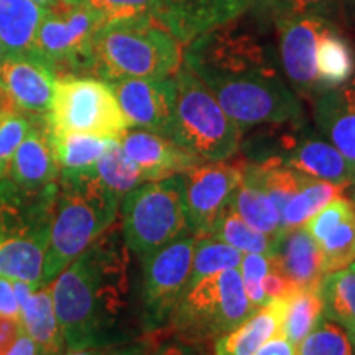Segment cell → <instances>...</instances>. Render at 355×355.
Listing matches in <instances>:
<instances>
[{
  "label": "cell",
  "instance_id": "cell-1",
  "mask_svg": "<svg viewBox=\"0 0 355 355\" xmlns=\"http://www.w3.org/2000/svg\"><path fill=\"white\" fill-rule=\"evenodd\" d=\"M183 63L242 130L304 121L278 51L254 24L235 19L199 35L188 43Z\"/></svg>",
  "mask_w": 355,
  "mask_h": 355
},
{
  "label": "cell",
  "instance_id": "cell-2",
  "mask_svg": "<svg viewBox=\"0 0 355 355\" xmlns=\"http://www.w3.org/2000/svg\"><path fill=\"white\" fill-rule=\"evenodd\" d=\"M66 347L125 340L132 311L130 250L112 225L50 283Z\"/></svg>",
  "mask_w": 355,
  "mask_h": 355
},
{
  "label": "cell",
  "instance_id": "cell-3",
  "mask_svg": "<svg viewBox=\"0 0 355 355\" xmlns=\"http://www.w3.org/2000/svg\"><path fill=\"white\" fill-rule=\"evenodd\" d=\"M119 199L96 176L94 168L60 173L50 243L43 265V286L50 285L76 257L109 227L119 214Z\"/></svg>",
  "mask_w": 355,
  "mask_h": 355
},
{
  "label": "cell",
  "instance_id": "cell-4",
  "mask_svg": "<svg viewBox=\"0 0 355 355\" xmlns=\"http://www.w3.org/2000/svg\"><path fill=\"white\" fill-rule=\"evenodd\" d=\"M181 42L155 17L112 21L96 33L89 73L105 83L175 76Z\"/></svg>",
  "mask_w": 355,
  "mask_h": 355
},
{
  "label": "cell",
  "instance_id": "cell-5",
  "mask_svg": "<svg viewBox=\"0 0 355 355\" xmlns=\"http://www.w3.org/2000/svg\"><path fill=\"white\" fill-rule=\"evenodd\" d=\"M239 268H229L189 286L163 332L191 343H216L254 313Z\"/></svg>",
  "mask_w": 355,
  "mask_h": 355
},
{
  "label": "cell",
  "instance_id": "cell-6",
  "mask_svg": "<svg viewBox=\"0 0 355 355\" xmlns=\"http://www.w3.org/2000/svg\"><path fill=\"white\" fill-rule=\"evenodd\" d=\"M176 101L170 139L202 162L230 159L241 150L242 128L201 79L184 64L176 71Z\"/></svg>",
  "mask_w": 355,
  "mask_h": 355
},
{
  "label": "cell",
  "instance_id": "cell-7",
  "mask_svg": "<svg viewBox=\"0 0 355 355\" xmlns=\"http://www.w3.org/2000/svg\"><path fill=\"white\" fill-rule=\"evenodd\" d=\"M122 237L140 260L189 234L181 176L145 181L122 198Z\"/></svg>",
  "mask_w": 355,
  "mask_h": 355
},
{
  "label": "cell",
  "instance_id": "cell-8",
  "mask_svg": "<svg viewBox=\"0 0 355 355\" xmlns=\"http://www.w3.org/2000/svg\"><path fill=\"white\" fill-rule=\"evenodd\" d=\"M44 119L53 133H87L110 140H121L130 128L110 84L78 74L56 78Z\"/></svg>",
  "mask_w": 355,
  "mask_h": 355
},
{
  "label": "cell",
  "instance_id": "cell-9",
  "mask_svg": "<svg viewBox=\"0 0 355 355\" xmlns=\"http://www.w3.org/2000/svg\"><path fill=\"white\" fill-rule=\"evenodd\" d=\"M102 26L84 3L56 0L44 8L30 56L55 71L56 76L89 73L92 42Z\"/></svg>",
  "mask_w": 355,
  "mask_h": 355
},
{
  "label": "cell",
  "instance_id": "cell-10",
  "mask_svg": "<svg viewBox=\"0 0 355 355\" xmlns=\"http://www.w3.org/2000/svg\"><path fill=\"white\" fill-rule=\"evenodd\" d=\"M196 241L194 235L184 234L141 260L140 322L145 334L166 327L184 295Z\"/></svg>",
  "mask_w": 355,
  "mask_h": 355
},
{
  "label": "cell",
  "instance_id": "cell-11",
  "mask_svg": "<svg viewBox=\"0 0 355 355\" xmlns=\"http://www.w3.org/2000/svg\"><path fill=\"white\" fill-rule=\"evenodd\" d=\"M245 170L243 159L201 162L181 173V189L188 232L194 237L211 235L217 217L232 199Z\"/></svg>",
  "mask_w": 355,
  "mask_h": 355
},
{
  "label": "cell",
  "instance_id": "cell-12",
  "mask_svg": "<svg viewBox=\"0 0 355 355\" xmlns=\"http://www.w3.org/2000/svg\"><path fill=\"white\" fill-rule=\"evenodd\" d=\"M331 24V20L316 15L273 19L279 66L298 96L314 99L321 92L316 76V46L324 28Z\"/></svg>",
  "mask_w": 355,
  "mask_h": 355
},
{
  "label": "cell",
  "instance_id": "cell-13",
  "mask_svg": "<svg viewBox=\"0 0 355 355\" xmlns=\"http://www.w3.org/2000/svg\"><path fill=\"white\" fill-rule=\"evenodd\" d=\"M128 127L141 128L158 135H171L175 115V76L163 79H125L110 83Z\"/></svg>",
  "mask_w": 355,
  "mask_h": 355
},
{
  "label": "cell",
  "instance_id": "cell-14",
  "mask_svg": "<svg viewBox=\"0 0 355 355\" xmlns=\"http://www.w3.org/2000/svg\"><path fill=\"white\" fill-rule=\"evenodd\" d=\"M56 196L58 183L33 189L0 180V242L50 234Z\"/></svg>",
  "mask_w": 355,
  "mask_h": 355
},
{
  "label": "cell",
  "instance_id": "cell-15",
  "mask_svg": "<svg viewBox=\"0 0 355 355\" xmlns=\"http://www.w3.org/2000/svg\"><path fill=\"white\" fill-rule=\"evenodd\" d=\"M322 255L324 272L347 268L355 261V206L339 196L304 222Z\"/></svg>",
  "mask_w": 355,
  "mask_h": 355
},
{
  "label": "cell",
  "instance_id": "cell-16",
  "mask_svg": "<svg viewBox=\"0 0 355 355\" xmlns=\"http://www.w3.org/2000/svg\"><path fill=\"white\" fill-rule=\"evenodd\" d=\"M119 144L141 171L145 181L178 176L202 162L198 155L178 145L168 137L141 128L127 130Z\"/></svg>",
  "mask_w": 355,
  "mask_h": 355
},
{
  "label": "cell",
  "instance_id": "cell-17",
  "mask_svg": "<svg viewBox=\"0 0 355 355\" xmlns=\"http://www.w3.org/2000/svg\"><path fill=\"white\" fill-rule=\"evenodd\" d=\"M255 0H175L159 12L158 20L181 43H189L216 26L245 15Z\"/></svg>",
  "mask_w": 355,
  "mask_h": 355
},
{
  "label": "cell",
  "instance_id": "cell-18",
  "mask_svg": "<svg viewBox=\"0 0 355 355\" xmlns=\"http://www.w3.org/2000/svg\"><path fill=\"white\" fill-rule=\"evenodd\" d=\"M313 115L321 135L343 153L355 173V76L314 96Z\"/></svg>",
  "mask_w": 355,
  "mask_h": 355
},
{
  "label": "cell",
  "instance_id": "cell-19",
  "mask_svg": "<svg viewBox=\"0 0 355 355\" xmlns=\"http://www.w3.org/2000/svg\"><path fill=\"white\" fill-rule=\"evenodd\" d=\"M56 73L33 56H7L0 63V83L21 112L46 115L55 91Z\"/></svg>",
  "mask_w": 355,
  "mask_h": 355
},
{
  "label": "cell",
  "instance_id": "cell-20",
  "mask_svg": "<svg viewBox=\"0 0 355 355\" xmlns=\"http://www.w3.org/2000/svg\"><path fill=\"white\" fill-rule=\"evenodd\" d=\"M8 178L13 183L33 189L58 183L60 166L44 115H32V125L13 155Z\"/></svg>",
  "mask_w": 355,
  "mask_h": 355
},
{
  "label": "cell",
  "instance_id": "cell-21",
  "mask_svg": "<svg viewBox=\"0 0 355 355\" xmlns=\"http://www.w3.org/2000/svg\"><path fill=\"white\" fill-rule=\"evenodd\" d=\"M20 306V322L37 345V355H61L66 343L53 304L51 285L35 290L24 282H13Z\"/></svg>",
  "mask_w": 355,
  "mask_h": 355
},
{
  "label": "cell",
  "instance_id": "cell-22",
  "mask_svg": "<svg viewBox=\"0 0 355 355\" xmlns=\"http://www.w3.org/2000/svg\"><path fill=\"white\" fill-rule=\"evenodd\" d=\"M272 261L293 288H319L324 278L322 255L304 227L285 230L275 239Z\"/></svg>",
  "mask_w": 355,
  "mask_h": 355
},
{
  "label": "cell",
  "instance_id": "cell-23",
  "mask_svg": "<svg viewBox=\"0 0 355 355\" xmlns=\"http://www.w3.org/2000/svg\"><path fill=\"white\" fill-rule=\"evenodd\" d=\"M286 298L270 300L235 329L216 340L214 355H254L265 343L282 334Z\"/></svg>",
  "mask_w": 355,
  "mask_h": 355
},
{
  "label": "cell",
  "instance_id": "cell-24",
  "mask_svg": "<svg viewBox=\"0 0 355 355\" xmlns=\"http://www.w3.org/2000/svg\"><path fill=\"white\" fill-rule=\"evenodd\" d=\"M50 234L0 242V278L24 282L35 290L43 286V265Z\"/></svg>",
  "mask_w": 355,
  "mask_h": 355
},
{
  "label": "cell",
  "instance_id": "cell-25",
  "mask_svg": "<svg viewBox=\"0 0 355 355\" xmlns=\"http://www.w3.org/2000/svg\"><path fill=\"white\" fill-rule=\"evenodd\" d=\"M44 8L33 0H0V40L7 56H30Z\"/></svg>",
  "mask_w": 355,
  "mask_h": 355
},
{
  "label": "cell",
  "instance_id": "cell-26",
  "mask_svg": "<svg viewBox=\"0 0 355 355\" xmlns=\"http://www.w3.org/2000/svg\"><path fill=\"white\" fill-rule=\"evenodd\" d=\"M232 206L237 211V214L247 222L248 225L255 227L260 232L270 235L272 239H277L282 234V219L279 212L268 194L259 184L254 175L248 171L247 159L245 170H243L242 181L235 188L232 199Z\"/></svg>",
  "mask_w": 355,
  "mask_h": 355
},
{
  "label": "cell",
  "instance_id": "cell-27",
  "mask_svg": "<svg viewBox=\"0 0 355 355\" xmlns=\"http://www.w3.org/2000/svg\"><path fill=\"white\" fill-rule=\"evenodd\" d=\"M355 73V53L334 25L324 28L316 46V76L319 89L343 86Z\"/></svg>",
  "mask_w": 355,
  "mask_h": 355
},
{
  "label": "cell",
  "instance_id": "cell-28",
  "mask_svg": "<svg viewBox=\"0 0 355 355\" xmlns=\"http://www.w3.org/2000/svg\"><path fill=\"white\" fill-rule=\"evenodd\" d=\"M50 130V128H48ZM53 150L60 173H81L96 166L109 145L110 139L87 135V133H53L50 132Z\"/></svg>",
  "mask_w": 355,
  "mask_h": 355
},
{
  "label": "cell",
  "instance_id": "cell-29",
  "mask_svg": "<svg viewBox=\"0 0 355 355\" xmlns=\"http://www.w3.org/2000/svg\"><path fill=\"white\" fill-rule=\"evenodd\" d=\"M324 316L344 327L355 340V272L347 268L324 275L319 286Z\"/></svg>",
  "mask_w": 355,
  "mask_h": 355
},
{
  "label": "cell",
  "instance_id": "cell-30",
  "mask_svg": "<svg viewBox=\"0 0 355 355\" xmlns=\"http://www.w3.org/2000/svg\"><path fill=\"white\" fill-rule=\"evenodd\" d=\"M344 189L345 186L308 178L282 212V232L303 227L304 222L318 214L322 207L343 196Z\"/></svg>",
  "mask_w": 355,
  "mask_h": 355
},
{
  "label": "cell",
  "instance_id": "cell-31",
  "mask_svg": "<svg viewBox=\"0 0 355 355\" xmlns=\"http://www.w3.org/2000/svg\"><path fill=\"white\" fill-rule=\"evenodd\" d=\"M324 316L319 288H295L286 298V314L282 334L298 347Z\"/></svg>",
  "mask_w": 355,
  "mask_h": 355
},
{
  "label": "cell",
  "instance_id": "cell-32",
  "mask_svg": "<svg viewBox=\"0 0 355 355\" xmlns=\"http://www.w3.org/2000/svg\"><path fill=\"white\" fill-rule=\"evenodd\" d=\"M212 237L229 243L241 250L242 254H265L270 255L273 250L275 239L270 237L252 225H248L241 216L237 214L232 202L222 209L217 217L214 227L211 232Z\"/></svg>",
  "mask_w": 355,
  "mask_h": 355
},
{
  "label": "cell",
  "instance_id": "cell-33",
  "mask_svg": "<svg viewBox=\"0 0 355 355\" xmlns=\"http://www.w3.org/2000/svg\"><path fill=\"white\" fill-rule=\"evenodd\" d=\"M96 176L109 191L122 201L128 191L145 183V178L135 163L127 157L119 140H112L105 153L94 166Z\"/></svg>",
  "mask_w": 355,
  "mask_h": 355
},
{
  "label": "cell",
  "instance_id": "cell-34",
  "mask_svg": "<svg viewBox=\"0 0 355 355\" xmlns=\"http://www.w3.org/2000/svg\"><path fill=\"white\" fill-rule=\"evenodd\" d=\"M243 254L237 248L229 245V243L219 241V239L207 235V237H199L196 241L193 255V265H191V275L188 279V290L199 279L209 277L222 270L239 268L242 263Z\"/></svg>",
  "mask_w": 355,
  "mask_h": 355
},
{
  "label": "cell",
  "instance_id": "cell-35",
  "mask_svg": "<svg viewBox=\"0 0 355 355\" xmlns=\"http://www.w3.org/2000/svg\"><path fill=\"white\" fill-rule=\"evenodd\" d=\"M296 355H354V343L340 324L322 316L296 347Z\"/></svg>",
  "mask_w": 355,
  "mask_h": 355
},
{
  "label": "cell",
  "instance_id": "cell-36",
  "mask_svg": "<svg viewBox=\"0 0 355 355\" xmlns=\"http://www.w3.org/2000/svg\"><path fill=\"white\" fill-rule=\"evenodd\" d=\"M250 12L266 19L316 15L331 20L340 12V0H255Z\"/></svg>",
  "mask_w": 355,
  "mask_h": 355
},
{
  "label": "cell",
  "instance_id": "cell-37",
  "mask_svg": "<svg viewBox=\"0 0 355 355\" xmlns=\"http://www.w3.org/2000/svg\"><path fill=\"white\" fill-rule=\"evenodd\" d=\"M86 6L102 25L112 21L144 19V17H155L162 10L163 0H78Z\"/></svg>",
  "mask_w": 355,
  "mask_h": 355
},
{
  "label": "cell",
  "instance_id": "cell-38",
  "mask_svg": "<svg viewBox=\"0 0 355 355\" xmlns=\"http://www.w3.org/2000/svg\"><path fill=\"white\" fill-rule=\"evenodd\" d=\"M32 125V115L8 114L0 117V180L8 176L10 163Z\"/></svg>",
  "mask_w": 355,
  "mask_h": 355
},
{
  "label": "cell",
  "instance_id": "cell-39",
  "mask_svg": "<svg viewBox=\"0 0 355 355\" xmlns=\"http://www.w3.org/2000/svg\"><path fill=\"white\" fill-rule=\"evenodd\" d=\"M272 268V257L265 254H245L241 263V275L247 298L255 311L268 303L263 293V278Z\"/></svg>",
  "mask_w": 355,
  "mask_h": 355
},
{
  "label": "cell",
  "instance_id": "cell-40",
  "mask_svg": "<svg viewBox=\"0 0 355 355\" xmlns=\"http://www.w3.org/2000/svg\"><path fill=\"white\" fill-rule=\"evenodd\" d=\"M157 347V336L146 334V337L140 343L127 344L122 343L102 344V345H87V347L66 349L61 355H153Z\"/></svg>",
  "mask_w": 355,
  "mask_h": 355
},
{
  "label": "cell",
  "instance_id": "cell-41",
  "mask_svg": "<svg viewBox=\"0 0 355 355\" xmlns=\"http://www.w3.org/2000/svg\"><path fill=\"white\" fill-rule=\"evenodd\" d=\"M153 334L157 336V347H155L153 355H214L209 349V343H191V340L175 337L170 343L162 344L157 332Z\"/></svg>",
  "mask_w": 355,
  "mask_h": 355
},
{
  "label": "cell",
  "instance_id": "cell-42",
  "mask_svg": "<svg viewBox=\"0 0 355 355\" xmlns=\"http://www.w3.org/2000/svg\"><path fill=\"white\" fill-rule=\"evenodd\" d=\"M293 290L295 288L291 286V283L288 282L285 275L279 272L272 261V268L268 270V273L263 278V293L266 298H268V301L277 298H288Z\"/></svg>",
  "mask_w": 355,
  "mask_h": 355
},
{
  "label": "cell",
  "instance_id": "cell-43",
  "mask_svg": "<svg viewBox=\"0 0 355 355\" xmlns=\"http://www.w3.org/2000/svg\"><path fill=\"white\" fill-rule=\"evenodd\" d=\"M0 316L20 319V306L15 296L13 282L0 278Z\"/></svg>",
  "mask_w": 355,
  "mask_h": 355
},
{
  "label": "cell",
  "instance_id": "cell-44",
  "mask_svg": "<svg viewBox=\"0 0 355 355\" xmlns=\"http://www.w3.org/2000/svg\"><path fill=\"white\" fill-rule=\"evenodd\" d=\"M21 331L20 319L0 316V355H6Z\"/></svg>",
  "mask_w": 355,
  "mask_h": 355
},
{
  "label": "cell",
  "instance_id": "cell-45",
  "mask_svg": "<svg viewBox=\"0 0 355 355\" xmlns=\"http://www.w3.org/2000/svg\"><path fill=\"white\" fill-rule=\"evenodd\" d=\"M254 355H296V347L283 334L265 343Z\"/></svg>",
  "mask_w": 355,
  "mask_h": 355
},
{
  "label": "cell",
  "instance_id": "cell-46",
  "mask_svg": "<svg viewBox=\"0 0 355 355\" xmlns=\"http://www.w3.org/2000/svg\"><path fill=\"white\" fill-rule=\"evenodd\" d=\"M6 355H37V345H35L32 337L26 334L24 327H21L19 337Z\"/></svg>",
  "mask_w": 355,
  "mask_h": 355
},
{
  "label": "cell",
  "instance_id": "cell-47",
  "mask_svg": "<svg viewBox=\"0 0 355 355\" xmlns=\"http://www.w3.org/2000/svg\"><path fill=\"white\" fill-rule=\"evenodd\" d=\"M21 110L17 102L13 101V97L10 96V92L7 91V87L0 83V117L2 115H8V114H20Z\"/></svg>",
  "mask_w": 355,
  "mask_h": 355
},
{
  "label": "cell",
  "instance_id": "cell-48",
  "mask_svg": "<svg viewBox=\"0 0 355 355\" xmlns=\"http://www.w3.org/2000/svg\"><path fill=\"white\" fill-rule=\"evenodd\" d=\"M340 10L349 20L355 21V0H340Z\"/></svg>",
  "mask_w": 355,
  "mask_h": 355
},
{
  "label": "cell",
  "instance_id": "cell-49",
  "mask_svg": "<svg viewBox=\"0 0 355 355\" xmlns=\"http://www.w3.org/2000/svg\"><path fill=\"white\" fill-rule=\"evenodd\" d=\"M35 3H38L40 7H43V8H46V7H50L51 3H55L56 0H33Z\"/></svg>",
  "mask_w": 355,
  "mask_h": 355
},
{
  "label": "cell",
  "instance_id": "cell-50",
  "mask_svg": "<svg viewBox=\"0 0 355 355\" xmlns=\"http://www.w3.org/2000/svg\"><path fill=\"white\" fill-rule=\"evenodd\" d=\"M6 58H7L6 48H3V43H2V40H0V63H2V61L6 60Z\"/></svg>",
  "mask_w": 355,
  "mask_h": 355
},
{
  "label": "cell",
  "instance_id": "cell-51",
  "mask_svg": "<svg viewBox=\"0 0 355 355\" xmlns=\"http://www.w3.org/2000/svg\"><path fill=\"white\" fill-rule=\"evenodd\" d=\"M171 2H175V0H163V3H162V8L165 7V6H168V3H171ZM159 15V13H158Z\"/></svg>",
  "mask_w": 355,
  "mask_h": 355
},
{
  "label": "cell",
  "instance_id": "cell-52",
  "mask_svg": "<svg viewBox=\"0 0 355 355\" xmlns=\"http://www.w3.org/2000/svg\"><path fill=\"white\" fill-rule=\"evenodd\" d=\"M349 268H350V270H354V272H355V261H354V263H352V265H350V266H349Z\"/></svg>",
  "mask_w": 355,
  "mask_h": 355
},
{
  "label": "cell",
  "instance_id": "cell-53",
  "mask_svg": "<svg viewBox=\"0 0 355 355\" xmlns=\"http://www.w3.org/2000/svg\"><path fill=\"white\" fill-rule=\"evenodd\" d=\"M352 202H354V206H355V193H354V196H352Z\"/></svg>",
  "mask_w": 355,
  "mask_h": 355
},
{
  "label": "cell",
  "instance_id": "cell-54",
  "mask_svg": "<svg viewBox=\"0 0 355 355\" xmlns=\"http://www.w3.org/2000/svg\"><path fill=\"white\" fill-rule=\"evenodd\" d=\"M352 343H354V355H355V340H352Z\"/></svg>",
  "mask_w": 355,
  "mask_h": 355
}]
</instances>
